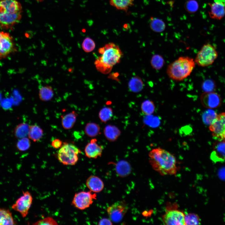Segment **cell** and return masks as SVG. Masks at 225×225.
Returning <instances> with one entry per match:
<instances>
[{
  "mask_svg": "<svg viewBox=\"0 0 225 225\" xmlns=\"http://www.w3.org/2000/svg\"><path fill=\"white\" fill-rule=\"evenodd\" d=\"M152 168L161 175H173L177 171V160L172 154L158 147L152 149L148 154Z\"/></svg>",
  "mask_w": 225,
  "mask_h": 225,
  "instance_id": "6da1fadb",
  "label": "cell"
},
{
  "mask_svg": "<svg viewBox=\"0 0 225 225\" xmlns=\"http://www.w3.org/2000/svg\"><path fill=\"white\" fill-rule=\"evenodd\" d=\"M100 54L95 60V64L97 69L103 74H107L114 65L120 62L122 53L119 47L112 42L106 44L100 48Z\"/></svg>",
  "mask_w": 225,
  "mask_h": 225,
  "instance_id": "7a4b0ae2",
  "label": "cell"
},
{
  "mask_svg": "<svg viewBox=\"0 0 225 225\" xmlns=\"http://www.w3.org/2000/svg\"><path fill=\"white\" fill-rule=\"evenodd\" d=\"M195 64L193 58L188 56H181L168 66L167 73L171 79L181 81L190 75Z\"/></svg>",
  "mask_w": 225,
  "mask_h": 225,
  "instance_id": "3957f363",
  "label": "cell"
},
{
  "mask_svg": "<svg viewBox=\"0 0 225 225\" xmlns=\"http://www.w3.org/2000/svg\"><path fill=\"white\" fill-rule=\"evenodd\" d=\"M81 150L75 145L64 143L58 151L57 157L59 161L64 165H73L78 162Z\"/></svg>",
  "mask_w": 225,
  "mask_h": 225,
  "instance_id": "277c9868",
  "label": "cell"
},
{
  "mask_svg": "<svg viewBox=\"0 0 225 225\" xmlns=\"http://www.w3.org/2000/svg\"><path fill=\"white\" fill-rule=\"evenodd\" d=\"M218 55L215 47L210 43H207L204 44L198 52L194 61L199 66H208L214 62Z\"/></svg>",
  "mask_w": 225,
  "mask_h": 225,
  "instance_id": "5b68a950",
  "label": "cell"
},
{
  "mask_svg": "<svg viewBox=\"0 0 225 225\" xmlns=\"http://www.w3.org/2000/svg\"><path fill=\"white\" fill-rule=\"evenodd\" d=\"M96 198V194L91 191H81L75 194L72 204L75 208L83 210L89 208Z\"/></svg>",
  "mask_w": 225,
  "mask_h": 225,
  "instance_id": "8992f818",
  "label": "cell"
},
{
  "mask_svg": "<svg viewBox=\"0 0 225 225\" xmlns=\"http://www.w3.org/2000/svg\"><path fill=\"white\" fill-rule=\"evenodd\" d=\"M128 209L124 201H118L108 207L107 211L109 218L112 222H118L123 218Z\"/></svg>",
  "mask_w": 225,
  "mask_h": 225,
  "instance_id": "52a82bcc",
  "label": "cell"
},
{
  "mask_svg": "<svg viewBox=\"0 0 225 225\" xmlns=\"http://www.w3.org/2000/svg\"><path fill=\"white\" fill-rule=\"evenodd\" d=\"M32 197L28 191H22V195L12 206V208L19 212L23 218L28 215L32 204Z\"/></svg>",
  "mask_w": 225,
  "mask_h": 225,
  "instance_id": "ba28073f",
  "label": "cell"
},
{
  "mask_svg": "<svg viewBox=\"0 0 225 225\" xmlns=\"http://www.w3.org/2000/svg\"><path fill=\"white\" fill-rule=\"evenodd\" d=\"M209 128L214 138L218 140L225 141V112L218 115Z\"/></svg>",
  "mask_w": 225,
  "mask_h": 225,
  "instance_id": "9c48e42d",
  "label": "cell"
},
{
  "mask_svg": "<svg viewBox=\"0 0 225 225\" xmlns=\"http://www.w3.org/2000/svg\"><path fill=\"white\" fill-rule=\"evenodd\" d=\"M185 214L182 211L175 209H167L162 218L165 225H184Z\"/></svg>",
  "mask_w": 225,
  "mask_h": 225,
  "instance_id": "30bf717a",
  "label": "cell"
},
{
  "mask_svg": "<svg viewBox=\"0 0 225 225\" xmlns=\"http://www.w3.org/2000/svg\"><path fill=\"white\" fill-rule=\"evenodd\" d=\"M16 50L12 38L9 33L0 32V59Z\"/></svg>",
  "mask_w": 225,
  "mask_h": 225,
  "instance_id": "8fae6325",
  "label": "cell"
},
{
  "mask_svg": "<svg viewBox=\"0 0 225 225\" xmlns=\"http://www.w3.org/2000/svg\"><path fill=\"white\" fill-rule=\"evenodd\" d=\"M200 99L202 105L210 109L219 107L222 102L220 95L213 91L204 92L201 95Z\"/></svg>",
  "mask_w": 225,
  "mask_h": 225,
  "instance_id": "7c38bea8",
  "label": "cell"
},
{
  "mask_svg": "<svg viewBox=\"0 0 225 225\" xmlns=\"http://www.w3.org/2000/svg\"><path fill=\"white\" fill-rule=\"evenodd\" d=\"M210 7L209 14L214 19L220 20L225 15V0H214L213 2L209 3Z\"/></svg>",
  "mask_w": 225,
  "mask_h": 225,
  "instance_id": "4fadbf2b",
  "label": "cell"
},
{
  "mask_svg": "<svg viewBox=\"0 0 225 225\" xmlns=\"http://www.w3.org/2000/svg\"><path fill=\"white\" fill-rule=\"evenodd\" d=\"M210 158L214 162L225 160V141L218 140L214 143Z\"/></svg>",
  "mask_w": 225,
  "mask_h": 225,
  "instance_id": "5bb4252c",
  "label": "cell"
},
{
  "mask_svg": "<svg viewBox=\"0 0 225 225\" xmlns=\"http://www.w3.org/2000/svg\"><path fill=\"white\" fill-rule=\"evenodd\" d=\"M102 150V147L97 143L96 139L93 138L86 145L84 151L88 158L96 159L101 156Z\"/></svg>",
  "mask_w": 225,
  "mask_h": 225,
  "instance_id": "9a60e30c",
  "label": "cell"
},
{
  "mask_svg": "<svg viewBox=\"0 0 225 225\" xmlns=\"http://www.w3.org/2000/svg\"><path fill=\"white\" fill-rule=\"evenodd\" d=\"M21 12L12 13L5 12L0 13V25L8 27L17 23L21 18Z\"/></svg>",
  "mask_w": 225,
  "mask_h": 225,
  "instance_id": "2e32d148",
  "label": "cell"
},
{
  "mask_svg": "<svg viewBox=\"0 0 225 225\" xmlns=\"http://www.w3.org/2000/svg\"><path fill=\"white\" fill-rule=\"evenodd\" d=\"M86 186L92 192H99L103 189L104 185L102 180L99 177L94 175L90 176L87 179Z\"/></svg>",
  "mask_w": 225,
  "mask_h": 225,
  "instance_id": "e0dca14e",
  "label": "cell"
},
{
  "mask_svg": "<svg viewBox=\"0 0 225 225\" xmlns=\"http://www.w3.org/2000/svg\"><path fill=\"white\" fill-rule=\"evenodd\" d=\"M0 4L4 7L5 12L13 13L22 11L21 5L16 0H2L0 1Z\"/></svg>",
  "mask_w": 225,
  "mask_h": 225,
  "instance_id": "ac0fdd59",
  "label": "cell"
},
{
  "mask_svg": "<svg viewBox=\"0 0 225 225\" xmlns=\"http://www.w3.org/2000/svg\"><path fill=\"white\" fill-rule=\"evenodd\" d=\"M115 170L118 176L121 177H125L130 173L131 167L127 161L122 160L118 161L116 164Z\"/></svg>",
  "mask_w": 225,
  "mask_h": 225,
  "instance_id": "d6986e66",
  "label": "cell"
},
{
  "mask_svg": "<svg viewBox=\"0 0 225 225\" xmlns=\"http://www.w3.org/2000/svg\"><path fill=\"white\" fill-rule=\"evenodd\" d=\"M104 133L108 140L110 142H114L120 135L121 131L116 126L108 125L104 128Z\"/></svg>",
  "mask_w": 225,
  "mask_h": 225,
  "instance_id": "ffe728a7",
  "label": "cell"
},
{
  "mask_svg": "<svg viewBox=\"0 0 225 225\" xmlns=\"http://www.w3.org/2000/svg\"><path fill=\"white\" fill-rule=\"evenodd\" d=\"M17 222L14 219L9 209L0 208V225H15Z\"/></svg>",
  "mask_w": 225,
  "mask_h": 225,
  "instance_id": "44dd1931",
  "label": "cell"
},
{
  "mask_svg": "<svg viewBox=\"0 0 225 225\" xmlns=\"http://www.w3.org/2000/svg\"><path fill=\"white\" fill-rule=\"evenodd\" d=\"M78 116L77 113L72 111L62 117L61 123L62 127L66 129H69L73 126Z\"/></svg>",
  "mask_w": 225,
  "mask_h": 225,
  "instance_id": "7402d4cb",
  "label": "cell"
},
{
  "mask_svg": "<svg viewBox=\"0 0 225 225\" xmlns=\"http://www.w3.org/2000/svg\"><path fill=\"white\" fill-rule=\"evenodd\" d=\"M128 87L131 91L133 92H138L143 89V82L140 77L136 76L130 79L128 83Z\"/></svg>",
  "mask_w": 225,
  "mask_h": 225,
  "instance_id": "603a6c76",
  "label": "cell"
},
{
  "mask_svg": "<svg viewBox=\"0 0 225 225\" xmlns=\"http://www.w3.org/2000/svg\"><path fill=\"white\" fill-rule=\"evenodd\" d=\"M43 134V130L38 126L33 125L29 126L28 137L33 142L39 141L42 138Z\"/></svg>",
  "mask_w": 225,
  "mask_h": 225,
  "instance_id": "cb8c5ba5",
  "label": "cell"
},
{
  "mask_svg": "<svg viewBox=\"0 0 225 225\" xmlns=\"http://www.w3.org/2000/svg\"><path fill=\"white\" fill-rule=\"evenodd\" d=\"M111 5L118 9L127 12L133 5L134 0H109Z\"/></svg>",
  "mask_w": 225,
  "mask_h": 225,
  "instance_id": "d4e9b609",
  "label": "cell"
},
{
  "mask_svg": "<svg viewBox=\"0 0 225 225\" xmlns=\"http://www.w3.org/2000/svg\"><path fill=\"white\" fill-rule=\"evenodd\" d=\"M54 92L52 87L46 85L40 87L39 91V98L41 100L47 101L51 100L53 97Z\"/></svg>",
  "mask_w": 225,
  "mask_h": 225,
  "instance_id": "484cf974",
  "label": "cell"
},
{
  "mask_svg": "<svg viewBox=\"0 0 225 225\" xmlns=\"http://www.w3.org/2000/svg\"><path fill=\"white\" fill-rule=\"evenodd\" d=\"M29 126L26 123H22L17 125L14 130L15 137L19 139L27 137L28 136Z\"/></svg>",
  "mask_w": 225,
  "mask_h": 225,
  "instance_id": "4316f807",
  "label": "cell"
},
{
  "mask_svg": "<svg viewBox=\"0 0 225 225\" xmlns=\"http://www.w3.org/2000/svg\"><path fill=\"white\" fill-rule=\"evenodd\" d=\"M150 27L154 32H160L165 29V24L162 20L158 18L151 17L150 19Z\"/></svg>",
  "mask_w": 225,
  "mask_h": 225,
  "instance_id": "83f0119b",
  "label": "cell"
},
{
  "mask_svg": "<svg viewBox=\"0 0 225 225\" xmlns=\"http://www.w3.org/2000/svg\"><path fill=\"white\" fill-rule=\"evenodd\" d=\"M100 131L99 126L94 122L88 123L85 128L86 134L90 137H94L100 134Z\"/></svg>",
  "mask_w": 225,
  "mask_h": 225,
  "instance_id": "f1b7e54d",
  "label": "cell"
},
{
  "mask_svg": "<svg viewBox=\"0 0 225 225\" xmlns=\"http://www.w3.org/2000/svg\"><path fill=\"white\" fill-rule=\"evenodd\" d=\"M165 63L162 56L158 54L153 55L150 60V64L152 68L156 70L161 69Z\"/></svg>",
  "mask_w": 225,
  "mask_h": 225,
  "instance_id": "f546056e",
  "label": "cell"
},
{
  "mask_svg": "<svg viewBox=\"0 0 225 225\" xmlns=\"http://www.w3.org/2000/svg\"><path fill=\"white\" fill-rule=\"evenodd\" d=\"M141 109L142 112L147 116L152 114L155 110V106L154 102L150 100H147L142 103Z\"/></svg>",
  "mask_w": 225,
  "mask_h": 225,
  "instance_id": "4dcf8cb0",
  "label": "cell"
},
{
  "mask_svg": "<svg viewBox=\"0 0 225 225\" xmlns=\"http://www.w3.org/2000/svg\"><path fill=\"white\" fill-rule=\"evenodd\" d=\"M217 115L214 111L209 108L203 113L202 115L203 121L206 125H210L215 120Z\"/></svg>",
  "mask_w": 225,
  "mask_h": 225,
  "instance_id": "1f68e13d",
  "label": "cell"
},
{
  "mask_svg": "<svg viewBox=\"0 0 225 225\" xmlns=\"http://www.w3.org/2000/svg\"><path fill=\"white\" fill-rule=\"evenodd\" d=\"M112 115V110L110 107H104L100 110L99 113V118L101 121L104 123H106L109 120Z\"/></svg>",
  "mask_w": 225,
  "mask_h": 225,
  "instance_id": "d6a6232c",
  "label": "cell"
},
{
  "mask_svg": "<svg viewBox=\"0 0 225 225\" xmlns=\"http://www.w3.org/2000/svg\"><path fill=\"white\" fill-rule=\"evenodd\" d=\"M185 225H199L201 224V220L199 216L197 214L188 213L185 216Z\"/></svg>",
  "mask_w": 225,
  "mask_h": 225,
  "instance_id": "836d02e7",
  "label": "cell"
},
{
  "mask_svg": "<svg viewBox=\"0 0 225 225\" xmlns=\"http://www.w3.org/2000/svg\"><path fill=\"white\" fill-rule=\"evenodd\" d=\"M31 146V142L27 137L19 139L16 143V147L18 150L24 151L28 150Z\"/></svg>",
  "mask_w": 225,
  "mask_h": 225,
  "instance_id": "e575fe53",
  "label": "cell"
},
{
  "mask_svg": "<svg viewBox=\"0 0 225 225\" xmlns=\"http://www.w3.org/2000/svg\"><path fill=\"white\" fill-rule=\"evenodd\" d=\"M95 44L94 41L89 37L86 38L83 41L82 47L83 50L86 52L92 51L95 48Z\"/></svg>",
  "mask_w": 225,
  "mask_h": 225,
  "instance_id": "d590c367",
  "label": "cell"
},
{
  "mask_svg": "<svg viewBox=\"0 0 225 225\" xmlns=\"http://www.w3.org/2000/svg\"><path fill=\"white\" fill-rule=\"evenodd\" d=\"M184 8L188 12L193 13L198 10L199 5L198 2L195 0H188L185 2Z\"/></svg>",
  "mask_w": 225,
  "mask_h": 225,
  "instance_id": "8d00e7d4",
  "label": "cell"
},
{
  "mask_svg": "<svg viewBox=\"0 0 225 225\" xmlns=\"http://www.w3.org/2000/svg\"><path fill=\"white\" fill-rule=\"evenodd\" d=\"M33 224L55 225L58 224V223L53 218L48 217L37 221Z\"/></svg>",
  "mask_w": 225,
  "mask_h": 225,
  "instance_id": "74e56055",
  "label": "cell"
},
{
  "mask_svg": "<svg viewBox=\"0 0 225 225\" xmlns=\"http://www.w3.org/2000/svg\"><path fill=\"white\" fill-rule=\"evenodd\" d=\"M215 87L214 83L211 80H206L202 84V88L204 92H213Z\"/></svg>",
  "mask_w": 225,
  "mask_h": 225,
  "instance_id": "f35d334b",
  "label": "cell"
},
{
  "mask_svg": "<svg viewBox=\"0 0 225 225\" xmlns=\"http://www.w3.org/2000/svg\"><path fill=\"white\" fill-rule=\"evenodd\" d=\"M62 141L60 139H56L52 141L51 145L54 148L58 149L62 146Z\"/></svg>",
  "mask_w": 225,
  "mask_h": 225,
  "instance_id": "ab89813d",
  "label": "cell"
},
{
  "mask_svg": "<svg viewBox=\"0 0 225 225\" xmlns=\"http://www.w3.org/2000/svg\"><path fill=\"white\" fill-rule=\"evenodd\" d=\"M112 221L110 219L107 218H103L101 219L99 222L98 225H112Z\"/></svg>",
  "mask_w": 225,
  "mask_h": 225,
  "instance_id": "60d3db41",
  "label": "cell"
},
{
  "mask_svg": "<svg viewBox=\"0 0 225 225\" xmlns=\"http://www.w3.org/2000/svg\"><path fill=\"white\" fill-rule=\"evenodd\" d=\"M218 175L221 179L225 180V168L220 169L218 172Z\"/></svg>",
  "mask_w": 225,
  "mask_h": 225,
  "instance_id": "b9f144b4",
  "label": "cell"
}]
</instances>
